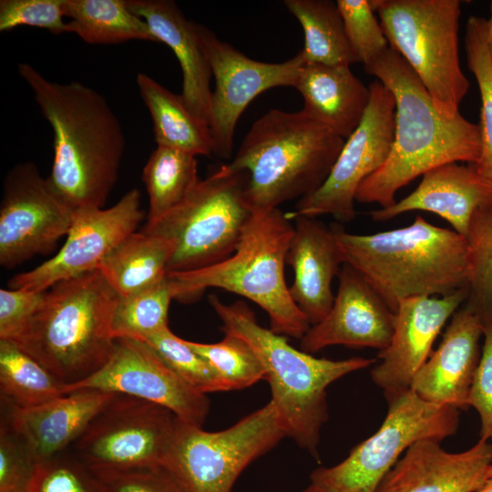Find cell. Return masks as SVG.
<instances>
[{
    "instance_id": "9c48e42d",
    "label": "cell",
    "mask_w": 492,
    "mask_h": 492,
    "mask_svg": "<svg viewBox=\"0 0 492 492\" xmlns=\"http://www.w3.org/2000/svg\"><path fill=\"white\" fill-rule=\"evenodd\" d=\"M247 176L220 166L186 200L143 232L171 240L169 272L196 271L229 258L253 214L245 197Z\"/></svg>"
},
{
    "instance_id": "4316f807",
    "label": "cell",
    "mask_w": 492,
    "mask_h": 492,
    "mask_svg": "<svg viewBox=\"0 0 492 492\" xmlns=\"http://www.w3.org/2000/svg\"><path fill=\"white\" fill-rule=\"evenodd\" d=\"M174 251L168 238L135 231L106 256L98 271L119 296H128L164 280Z\"/></svg>"
},
{
    "instance_id": "b9f144b4",
    "label": "cell",
    "mask_w": 492,
    "mask_h": 492,
    "mask_svg": "<svg viewBox=\"0 0 492 492\" xmlns=\"http://www.w3.org/2000/svg\"><path fill=\"white\" fill-rule=\"evenodd\" d=\"M94 472L105 483L108 492H188L164 466Z\"/></svg>"
},
{
    "instance_id": "7dc6e473",
    "label": "cell",
    "mask_w": 492,
    "mask_h": 492,
    "mask_svg": "<svg viewBox=\"0 0 492 492\" xmlns=\"http://www.w3.org/2000/svg\"><path fill=\"white\" fill-rule=\"evenodd\" d=\"M477 492H492V478H488L486 484Z\"/></svg>"
},
{
    "instance_id": "44dd1931",
    "label": "cell",
    "mask_w": 492,
    "mask_h": 492,
    "mask_svg": "<svg viewBox=\"0 0 492 492\" xmlns=\"http://www.w3.org/2000/svg\"><path fill=\"white\" fill-rule=\"evenodd\" d=\"M483 335L480 318L463 305L451 317L437 349L415 375L410 388L427 402L467 408Z\"/></svg>"
},
{
    "instance_id": "7a4b0ae2",
    "label": "cell",
    "mask_w": 492,
    "mask_h": 492,
    "mask_svg": "<svg viewBox=\"0 0 492 492\" xmlns=\"http://www.w3.org/2000/svg\"><path fill=\"white\" fill-rule=\"evenodd\" d=\"M393 94L395 134L384 165L360 185L355 201L393 205L396 192L425 172L451 162L477 163L481 150L479 126L460 112L446 116L436 107L425 87L391 47L370 67Z\"/></svg>"
},
{
    "instance_id": "9a60e30c",
    "label": "cell",
    "mask_w": 492,
    "mask_h": 492,
    "mask_svg": "<svg viewBox=\"0 0 492 492\" xmlns=\"http://www.w3.org/2000/svg\"><path fill=\"white\" fill-rule=\"evenodd\" d=\"M97 390L127 395L170 410L179 419L201 427L210 401L183 381L146 343L116 338L107 362L93 374L66 384V394Z\"/></svg>"
},
{
    "instance_id": "2e32d148",
    "label": "cell",
    "mask_w": 492,
    "mask_h": 492,
    "mask_svg": "<svg viewBox=\"0 0 492 492\" xmlns=\"http://www.w3.org/2000/svg\"><path fill=\"white\" fill-rule=\"evenodd\" d=\"M74 211L50 190L33 162L15 165L6 175L0 206V264L14 268L49 253L67 236Z\"/></svg>"
},
{
    "instance_id": "bcb514c9",
    "label": "cell",
    "mask_w": 492,
    "mask_h": 492,
    "mask_svg": "<svg viewBox=\"0 0 492 492\" xmlns=\"http://www.w3.org/2000/svg\"><path fill=\"white\" fill-rule=\"evenodd\" d=\"M302 492H330L327 489L323 488V487L316 485L314 483H311L309 487H307Z\"/></svg>"
},
{
    "instance_id": "52a82bcc",
    "label": "cell",
    "mask_w": 492,
    "mask_h": 492,
    "mask_svg": "<svg viewBox=\"0 0 492 492\" xmlns=\"http://www.w3.org/2000/svg\"><path fill=\"white\" fill-rule=\"evenodd\" d=\"M293 231L280 208L254 211L229 258L203 269L168 273L174 299L193 301L208 288L228 291L260 306L272 332L301 340L311 324L292 301L284 276Z\"/></svg>"
},
{
    "instance_id": "3957f363",
    "label": "cell",
    "mask_w": 492,
    "mask_h": 492,
    "mask_svg": "<svg viewBox=\"0 0 492 492\" xmlns=\"http://www.w3.org/2000/svg\"><path fill=\"white\" fill-rule=\"evenodd\" d=\"M344 263L354 268L395 313L400 301L468 288L465 236L417 216L405 227L373 234L331 226Z\"/></svg>"
},
{
    "instance_id": "f1b7e54d",
    "label": "cell",
    "mask_w": 492,
    "mask_h": 492,
    "mask_svg": "<svg viewBox=\"0 0 492 492\" xmlns=\"http://www.w3.org/2000/svg\"><path fill=\"white\" fill-rule=\"evenodd\" d=\"M63 14L70 18L67 33L88 44L159 43L146 21L132 13L125 0H63Z\"/></svg>"
},
{
    "instance_id": "f35d334b",
    "label": "cell",
    "mask_w": 492,
    "mask_h": 492,
    "mask_svg": "<svg viewBox=\"0 0 492 492\" xmlns=\"http://www.w3.org/2000/svg\"><path fill=\"white\" fill-rule=\"evenodd\" d=\"M30 492H108L101 478L66 451L40 463Z\"/></svg>"
},
{
    "instance_id": "603a6c76",
    "label": "cell",
    "mask_w": 492,
    "mask_h": 492,
    "mask_svg": "<svg viewBox=\"0 0 492 492\" xmlns=\"http://www.w3.org/2000/svg\"><path fill=\"white\" fill-rule=\"evenodd\" d=\"M286 264L293 272L292 301L311 325L318 323L333 306L332 283L344 264L332 228L312 217L295 216Z\"/></svg>"
},
{
    "instance_id": "6da1fadb",
    "label": "cell",
    "mask_w": 492,
    "mask_h": 492,
    "mask_svg": "<svg viewBox=\"0 0 492 492\" xmlns=\"http://www.w3.org/2000/svg\"><path fill=\"white\" fill-rule=\"evenodd\" d=\"M54 134L47 184L73 211L103 208L125 149L121 124L104 96L77 81L57 83L28 63L17 65Z\"/></svg>"
},
{
    "instance_id": "5b68a950",
    "label": "cell",
    "mask_w": 492,
    "mask_h": 492,
    "mask_svg": "<svg viewBox=\"0 0 492 492\" xmlns=\"http://www.w3.org/2000/svg\"><path fill=\"white\" fill-rule=\"evenodd\" d=\"M344 141L302 110L271 109L252 124L227 166L246 174L252 211L271 210L316 191Z\"/></svg>"
},
{
    "instance_id": "83f0119b",
    "label": "cell",
    "mask_w": 492,
    "mask_h": 492,
    "mask_svg": "<svg viewBox=\"0 0 492 492\" xmlns=\"http://www.w3.org/2000/svg\"><path fill=\"white\" fill-rule=\"evenodd\" d=\"M137 84L153 121L157 146L194 156L213 154L209 127L191 113L180 95L144 73L138 75Z\"/></svg>"
},
{
    "instance_id": "ba28073f",
    "label": "cell",
    "mask_w": 492,
    "mask_h": 492,
    "mask_svg": "<svg viewBox=\"0 0 492 492\" xmlns=\"http://www.w3.org/2000/svg\"><path fill=\"white\" fill-rule=\"evenodd\" d=\"M389 46L411 67L446 116L459 113L469 80L459 59L458 0H370Z\"/></svg>"
},
{
    "instance_id": "f546056e",
    "label": "cell",
    "mask_w": 492,
    "mask_h": 492,
    "mask_svg": "<svg viewBox=\"0 0 492 492\" xmlns=\"http://www.w3.org/2000/svg\"><path fill=\"white\" fill-rule=\"evenodd\" d=\"M284 5L302 26L306 63L349 65L359 63L347 37L336 2L285 0Z\"/></svg>"
},
{
    "instance_id": "ac0fdd59",
    "label": "cell",
    "mask_w": 492,
    "mask_h": 492,
    "mask_svg": "<svg viewBox=\"0 0 492 492\" xmlns=\"http://www.w3.org/2000/svg\"><path fill=\"white\" fill-rule=\"evenodd\" d=\"M467 296L468 288H462L445 296H416L399 302L391 341L379 351L380 363L371 371L374 383L385 396L410 389L438 334Z\"/></svg>"
},
{
    "instance_id": "d4e9b609",
    "label": "cell",
    "mask_w": 492,
    "mask_h": 492,
    "mask_svg": "<svg viewBox=\"0 0 492 492\" xmlns=\"http://www.w3.org/2000/svg\"><path fill=\"white\" fill-rule=\"evenodd\" d=\"M132 13L149 25L159 43L169 46L182 71L184 103L209 127L212 90L211 68L202 47L198 24L185 17L174 1L127 0Z\"/></svg>"
},
{
    "instance_id": "c3c4849f",
    "label": "cell",
    "mask_w": 492,
    "mask_h": 492,
    "mask_svg": "<svg viewBox=\"0 0 492 492\" xmlns=\"http://www.w3.org/2000/svg\"><path fill=\"white\" fill-rule=\"evenodd\" d=\"M492 478V465L489 466L487 470V479Z\"/></svg>"
},
{
    "instance_id": "836d02e7",
    "label": "cell",
    "mask_w": 492,
    "mask_h": 492,
    "mask_svg": "<svg viewBox=\"0 0 492 492\" xmlns=\"http://www.w3.org/2000/svg\"><path fill=\"white\" fill-rule=\"evenodd\" d=\"M487 19L469 16L466 24L464 47L467 66L480 93L481 150L475 163L478 173L492 184V63L487 48Z\"/></svg>"
},
{
    "instance_id": "8992f818",
    "label": "cell",
    "mask_w": 492,
    "mask_h": 492,
    "mask_svg": "<svg viewBox=\"0 0 492 492\" xmlns=\"http://www.w3.org/2000/svg\"><path fill=\"white\" fill-rule=\"evenodd\" d=\"M118 296L98 270L58 282L10 340L67 384L77 383L96 373L111 354V319Z\"/></svg>"
},
{
    "instance_id": "d6a6232c",
    "label": "cell",
    "mask_w": 492,
    "mask_h": 492,
    "mask_svg": "<svg viewBox=\"0 0 492 492\" xmlns=\"http://www.w3.org/2000/svg\"><path fill=\"white\" fill-rule=\"evenodd\" d=\"M174 299L167 276L161 282L128 296H118L112 319L114 339L142 341L168 327V313Z\"/></svg>"
},
{
    "instance_id": "7bdbcfd3",
    "label": "cell",
    "mask_w": 492,
    "mask_h": 492,
    "mask_svg": "<svg viewBox=\"0 0 492 492\" xmlns=\"http://www.w3.org/2000/svg\"><path fill=\"white\" fill-rule=\"evenodd\" d=\"M484 344L470 388L468 406L480 417V439L492 441V321L484 324Z\"/></svg>"
},
{
    "instance_id": "ee69618b",
    "label": "cell",
    "mask_w": 492,
    "mask_h": 492,
    "mask_svg": "<svg viewBox=\"0 0 492 492\" xmlns=\"http://www.w3.org/2000/svg\"><path fill=\"white\" fill-rule=\"evenodd\" d=\"M46 291L0 290V339H12L46 300Z\"/></svg>"
},
{
    "instance_id": "f6af8a7d",
    "label": "cell",
    "mask_w": 492,
    "mask_h": 492,
    "mask_svg": "<svg viewBox=\"0 0 492 492\" xmlns=\"http://www.w3.org/2000/svg\"><path fill=\"white\" fill-rule=\"evenodd\" d=\"M487 48L490 61L492 63V1L490 2V18L487 19Z\"/></svg>"
},
{
    "instance_id": "cb8c5ba5",
    "label": "cell",
    "mask_w": 492,
    "mask_h": 492,
    "mask_svg": "<svg viewBox=\"0 0 492 492\" xmlns=\"http://www.w3.org/2000/svg\"><path fill=\"white\" fill-rule=\"evenodd\" d=\"M118 394L77 390L45 404L18 408L4 404L5 418L39 462L65 451Z\"/></svg>"
},
{
    "instance_id": "8fae6325",
    "label": "cell",
    "mask_w": 492,
    "mask_h": 492,
    "mask_svg": "<svg viewBox=\"0 0 492 492\" xmlns=\"http://www.w3.org/2000/svg\"><path fill=\"white\" fill-rule=\"evenodd\" d=\"M285 436L271 401L218 432H207L179 419L163 466L188 492H231L241 473Z\"/></svg>"
},
{
    "instance_id": "1f68e13d",
    "label": "cell",
    "mask_w": 492,
    "mask_h": 492,
    "mask_svg": "<svg viewBox=\"0 0 492 492\" xmlns=\"http://www.w3.org/2000/svg\"><path fill=\"white\" fill-rule=\"evenodd\" d=\"M66 384L13 341L0 339L1 401L36 406L66 395Z\"/></svg>"
},
{
    "instance_id": "d6986e66",
    "label": "cell",
    "mask_w": 492,
    "mask_h": 492,
    "mask_svg": "<svg viewBox=\"0 0 492 492\" xmlns=\"http://www.w3.org/2000/svg\"><path fill=\"white\" fill-rule=\"evenodd\" d=\"M395 323V313L361 273L344 263L331 310L310 326L300 347L308 354L339 344L381 351L391 341Z\"/></svg>"
},
{
    "instance_id": "74e56055",
    "label": "cell",
    "mask_w": 492,
    "mask_h": 492,
    "mask_svg": "<svg viewBox=\"0 0 492 492\" xmlns=\"http://www.w3.org/2000/svg\"><path fill=\"white\" fill-rule=\"evenodd\" d=\"M349 42L364 69L390 47L370 0H337Z\"/></svg>"
},
{
    "instance_id": "e575fe53",
    "label": "cell",
    "mask_w": 492,
    "mask_h": 492,
    "mask_svg": "<svg viewBox=\"0 0 492 492\" xmlns=\"http://www.w3.org/2000/svg\"><path fill=\"white\" fill-rule=\"evenodd\" d=\"M466 238L469 279L464 305L485 324L492 321V207L474 214Z\"/></svg>"
},
{
    "instance_id": "30bf717a",
    "label": "cell",
    "mask_w": 492,
    "mask_h": 492,
    "mask_svg": "<svg viewBox=\"0 0 492 492\" xmlns=\"http://www.w3.org/2000/svg\"><path fill=\"white\" fill-rule=\"evenodd\" d=\"M385 397L388 411L379 429L341 463L315 469L312 483L330 492H374L409 446L425 439L441 442L458 429L454 406L427 402L411 388Z\"/></svg>"
},
{
    "instance_id": "277c9868",
    "label": "cell",
    "mask_w": 492,
    "mask_h": 492,
    "mask_svg": "<svg viewBox=\"0 0 492 492\" xmlns=\"http://www.w3.org/2000/svg\"><path fill=\"white\" fill-rule=\"evenodd\" d=\"M209 302L222 323V332L244 340L260 360L271 386V402L286 436L319 457L320 432L328 419L327 387L348 374L369 367L375 359L314 357L292 347L284 335L261 325L244 302L227 304L210 295Z\"/></svg>"
},
{
    "instance_id": "5bb4252c",
    "label": "cell",
    "mask_w": 492,
    "mask_h": 492,
    "mask_svg": "<svg viewBox=\"0 0 492 492\" xmlns=\"http://www.w3.org/2000/svg\"><path fill=\"white\" fill-rule=\"evenodd\" d=\"M198 31L215 79L209 125L213 154L229 159L236 125L248 105L268 89L294 87L305 60L300 51L283 62L257 61L220 40L206 26L198 24Z\"/></svg>"
},
{
    "instance_id": "4dcf8cb0",
    "label": "cell",
    "mask_w": 492,
    "mask_h": 492,
    "mask_svg": "<svg viewBox=\"0 0 492 492\" xmlns=\"http://www.w3.org/2000/svg\"><path fill=\"white\" fill-rule=\"evenodd\" d=\"M196 156L157 146L142 172L149 195L146 226L153 225L180 206L200 179Z\"/></svg>"
},
{
    "instance_id": "e0dca14e",
    "label": "cell",
    "mask_w": 492,
    "mask_h": 492,
    "mask_svg": "<svg viewBox=\"0 0 492 492\" xmlns=\"http://www.w3.org/2000/svg\"><path fill=\"white\" fill-rule=\"evenodd\" d=\"M143 216L137 189L108 209L75 210L60 251L35 269L13 277L8 282L10 289L47 291L58 282L97 271L106 256L135 232Z\"/></svg>"
},
{
    "instance_id": "484cf974",
    "label": "cell",
    "mask_w": 492,
    "mask_h": 492,
    "mask_svg": "<svg viewBox=\"0 0 492 492\" xmlns=\"http://www.w3.org/2000/svg\"><path fill=\"white\" fill-rule=\"evenodd\" d=\"M294 87L303 99L302 110L344 139L362 121L371 95L349 65L305 62Z\"/></svg>"
},
{
    "instance_id": "8d00e7d4",
    "label": "cell",
    "mask_w": 492,
    "mask_h": 492,
    "mask_svg": "<svg viewBox=\"0 0 492 492\" xmlns=\"http://www.w3.org/2000/svg\"><path fill=\"white\" fill-rule=\"evenodd\" d=\"M142 342L149 345L195 390L205 395L229 391L223 379L209 362L190 347L186 340L175 335L169 326L148 336Z\"/></svg>"
},
{
    "instance_id": "ab89813d",
    "label": "cell",
    "mask_w": 492,
    "mask_h": 492,
    "mask_svg": "<svg viewBox=\"0 0 492 492\" xmlns=\"http://www.w3.org/2000/svg\"><path fill=\"white\" fill-rule=\"evenodd\" d=\"M39 465L23 438L1 417L0 492H30Z\"/></svg>"
},
{
    "instance_id": "d590c367",
    "label": "cell",
    "mask_w": 492,
    "mask_h": 492,
    "mask_svg": "<svg viewBox=\"0 0 492 492\" xmlns=\"http://www.w3.org/2000/svg\"><path fill=\"white\" fill-rule=\"evenodd\" d=\"M186 343L217 371L229 391L249 387L265 377L257 355L239 336L225 333L222 340L215 343L188 340Z\"/></svg>"
},
{
    "instance_id": "7402d4cb",
    "label": "cell",
    "mask_w": 492,
    "mask_h": 492,
    "mask_svg": "<svg viewBox=\"0 0 492 492\" xmlns=\"http://www.w3.org/2000/svg\"><path fill=\"white\" fill-rule=\"evenodd\" d=\"M488 207H492V184L474 164L451 162L425 172L409 195L387 208L373 210L369 215L374 221H386L410 211H427L466 237L474 214Z\"/></svg>"
},
{
    "instance_id": "ffe728a7",
    "label": "cell",
    "mask_w": 492,
    "mask_h": 492,
    "mask_svg": "<svg viewBox=\"0 0 492 492\" xmlns=\"http://www.w3.org/2000/svg\"><path fill=\"white\" fill-rule=\"evenodd\" d=\"M425 439L409 446L374 492H477L487 480L492 444L479 439L471 448L447 452Z\"/></svg>"
},
{
    "instance_id": "7c38bea8",
    "label": "cell",
    "mask_w": 492,
    "mask_h": 492,
    "mask_svg": "<svg viewBox=\"0 0 492 492\" xmlns=\"http://www.w3.org/2000/svg\"><path fill=\"white\" fill-rule=\"evenodd\" d=\"M179 418L159 405L118 394L72 445L93 471L163 466Z\"/></svg>"
},
{
    "instance_id": "4fadbf2b",
    "label": "cell",
    "mask_w": 492,
    "mask_h": 492,
    "mask_svg": "<svg viewBox=\"0 0 492 492\" xmlns=\"http://www.w3.org/2000/svg\"><path fill=\"white\" fill-rule=\"evenodd\" d=\"M370 101L364 116L344 144L323 184L299 200L294 216L331 215L340 224L356 217V192L362 182L387 159L395 134V102L379 80L368 86Z\"/></svg>"
},
{
    "instance_id": "60d3db41",
    "label": "cell",
    "mask_w": 492,
    "mask_h": 492,
    "mask_svg": "<svg viewBox=\"0 0 492 492\" xmlns=\"http://www.w3.org/2000/svg\"><path fill=\"white\" fill-rule=\"evenodd\" d=\"M63 0H1L0 31L28 26L48 30L54 35L67 33L63 20Z\"/></svg>"
}]
</instances>
